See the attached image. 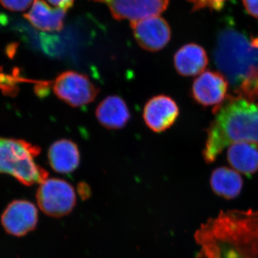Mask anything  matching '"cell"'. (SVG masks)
I'll return each instance as SVG.
<instances>
[{
  "instance_id": "obj_14",
  "label": "cell",
  "mask_w": 258,
  "mask_h": 258,
  "mask_svg": "<svg viewBox=\"0 0 258 258\" xmlns=\"http://www.w3.org/2000/svg\"><path fill=\"white\" fill-rule=\"evenodd\" d=\"M49 162L56 172L70 174L80 164L79 147L69 139H61L51 145L48 152Z\"/></svg>"
},
{
  "instance_id": "obj_16",
  "label": "cell",
  "mask_w": 258,
  "mask_h": 258,
  "mask_svg": "<svg viewBox=\"0 0 258 258\" xmlns=\"http://www.w3.org/2000/svg\"><path fill=\"white\" fill-rule=\"evenodd\" d=\"M227 159L235 171L250 176L258 171V147L244 142L232 144L227 151Z\"/></svg>"
},
{
  "instance_id": "obj_12",
  "label": "cell",
  "mask_w": 258,
  "mask_h": 258,
  "mask_svg": "<svg viewBox=\"0 0 258 258\" xmlns=\"http://www.w3.org/2000/svg\"><path fill=\"white\" fill-rule=\"evenodd\" d=\"M66 10L51 8L43 0H34L32 8L24 18L34 28L45 32H59L64 26Z\"/></svg>"
},
{
  "instance_id": "obj_4",
  "label": "cell",
  "mask_w": 258,
  "mask_h": 258,
  "mask_svg": "<svg viewBox=\"0 0 258 258\" xmlns=\"http://www.w3.org/2000/svg\"><path fill=\"white\" fill-rule=\"evenodd\" d=\"M40 149L23 140L0 137V172L11 174L24 184H42L48 173L34 158Z\"/></svg>"
},
{
  "instance_id": "obj_2",
  "label": "cell",
  "mask_w": 258,
  "mask_h": 258,
  "mask_svg": "<svg viewBox=\"0 0 258 258\" xmlns=\"http://www.w3.org/2000/svg\"><path fill=\"white\" fill-rule=\"evenodd\" d=\"M214 60L231 86L232 96L255 101L258 98V37H249L227 27L218 35Z\"/></svg>"
},
{
  "instance_id": "obj_21",
  "label": "cell",
  "mask_w": 258,
  "mask_h": 258,
  "mask_svg": "<svg viewBox=\"0 0 258 258\" xmlns=\"http://www.w3.org/2000/svg\"><path fill=\"white\" fill-rule=\"evenodd\" d=\"M47 1L55 8L68 11L70 8L74 6L75 0H47Z\"/></svg>"
},
{
  "instance_id": "obj_8",
  "label": "cell",
  "mask_w": 258,
  "mask_h": 258,
  "mask_svg": "<svg viewBox=\"0 0 258 258\" xmlns=\"http://www.w3.org/2000/svg\"><path fill=\"white\" fill-rule=\"evenodd\" d=\"M131 26L136 40L144 50L156 52L164 48L170 41V27L159 15L133 22Z\"/></svg>"
},
{
  "instance_id": "obj_13",
  "label": "cell",
  "mask_w": 258,
  "mask_h": 258,
  "mask_svg": "<svg viewBox=\"0 0 258 258\" xmlns=\"http://www.w3.org/2000/svg\"><path fill=\"white\" fill-rule=\"evenodd\" d=\"M174 67L183 76L202 74L208 64V57L203 47L195 43L181 47L174 57Z\"/></svg>"
},
{
  "instance_id": "obj_19",
  "label": "cell",
  "mask_w": 258,
  "mask_h": 258,
  "mask_svg": "<svg viewBox=\"0 0 258 258\" xmlns=\"http://www.w3.org/2000/svg\"><path fill=\"white\" fill-rule=\"evenodd\" d=\"M34 0H0L5 9L12 12H24L30 8Z\"/></svg>"
},
{
  "instance_id": "obj_7",
  "label": "cell",
  "mask_w": 258,
  "mask_h": 258,
  "mask_svg": "<svg viewBox=\"0 0 258 258\" xmlns=\"http://www.w3.org/2000/svg\"><path fill=\"white\" fill-rule=\"evenodd\" d=\"M106 4L113 18L131 23L152 16H159L167 9L169 0H91Z\"/></svg>"
},
{
  "instance_id": "obj_18",
  "label": "cell",
  "mask_w": 258,
  "mask_h": 258,
  "mask_svg": "<svg viewBox=\"0 0 258 258\" xmlns=\"http://www.w3.org/2000/svg\"><path fill=\"white\" fill-rule=\"evenodd\" d=\"M191 5V12L209 9L220 11L228 0H187Z\"/></svg>"
},
{
  "instance_id": "obj_5",
  "label": "cell",
  "mask_w": 258,
  "mask_h": 258,
  "mask_svg": "<svg viewBox=\"0 0 258 258\" xmlns=\"http://www.w3.org/2000/svg\"><path fill=\"white\" fill-rule=\"evenodd\" d=\"M37 203L42 212L50 217L69 215L76 203L72 185L64 180L47 179L40 184L37 192Z\"/></svg>"
},
{
  "instance_id": "obj_10",
  "label": "cell",
  "mask_w": 258,
  "mask_h": 258,
  "mask_svg": "<svg viewBox=\"0 0 258 258\" xmlns=\"http://www.w3.org/2000/svg\"><path fill=\"white\" fill-rule=\"evenodd\" d=\"M179 110L172 98L165 95L153 97L146 103L143 117L146 124L156 133L170 128L179 116Z\"/></svg>"
},
{
  "instance_id": "obj_17",
  "label": "cell",
  "mask_w": 258,
  "mask_h": 258,
  "mask_svg": "<svg viewBox=\"0 0 258 258\" xmlns=\"http://www.w3.org/2000/svg\"><path fill=\"white\" fill-rule=\"evenodd\" d=\"M210 185L218 196L226 200H233L242 191L243 180L237 171L222 166L212 171Z\"/></svg>"
},
{
  "instance_id": "obj_6",
  "label": "cell",
  "mask_w": 258,
  "mask_h": 258,
  "mask_svg": "<svg viewBox=\"0 0 258 258\" xmlns=\"http://www.w3.org/2000/svg\"><path fill=\"white\" fill-rule=\"evenodd\" d=\"M57 98L73 107H81L94 101L99 90L86 75L76 71H64L53 83Z\"/></svg>"
},
{
  "instance_id": "obj_3",
  "label": "cell",
  "mask_w": 258,
  "mask_h": 258,
  "mask_svg": "<svg viewBox=\"0 0 258 258\" xmlns=\"http://www.w3.org/2000/svg\"><path fill=\"white\" fill-rule=\"evenodd\" d=\"M215 119L208 129L203 157L214 162L227 148L237 142H248L258 147V102L228 95L214 107Z\"/></svg>"
},
{
  "instance_id": "obj_1",
  "label": "cell",
  "mask_w": 258,
  "mask_h": 258,
  "mask_svg": "<svg viewBox=\"0 0 258 258\" xmlns=\"http://www.w3.org/2000/svg\"><path fill=\"white\" fill-rule=\"evenodd\" d=\"M195 258H258V210H221L195 234Z\"/></svg>"
},
{
  "instance_id": "obj_11",
  "label": "cell",
  "mask_w": 258,
  "mask_h": 258,
  "mask_svg": "<svg viewBox=\"0 0 258 258\" xmlns=\"http://www.w3.org/2000/svg\"><path fill=\"white\" fill-rule=\"evenodd\" d=\"M5 230L15 236H23L34 230L37 222L35 205L25 200H16L8 205L2 215Z\"/></svg>"
},
{
  "instance_id": "obj_20",
  "label": "cell",
  "mask_w": 258,
  "mask_h": 258,
  "mask_svg": "<svg viewBox=\"0 0 258 258\" xmlns=\"http://www.w3.org/2000/svg\"><path fill=\"white\" fill-rule=\"evenodd\" d=\"M242 3L249 15L258 18V0H242Z\"/></svg>"
},
{
  "instance_id": "obj_15",
  "label": "cell",
  "mask_w": 258,
  "mask_h": 258,
  "mask_svg": "<svg viewBox=\"0 0 258 258\" xmlns=\"http://www.w3.org/2000/svg\"><path fill=\"white\" fill-rule=\"evenodd\" d=\"M97 119L108 129H120L130 119V111L125 102L119 96H110L97 107Z\"/></svg>"
},
{
  "instance_id": "obj_9",
  "label": "cell",
  "mask_w": 258,
  "mask_h": 258,
  "mask_svg": "<svg viewBox=\"0 0 258 258\" xmlns=\"http://www.w3.org/2000/svg\"><path fill=\"white\" fill-rule=\"evenodd\" d=\"M229 83L220 72L205 71L194 81L191 95L195 101L205 106H217L227 98Z\"/></svg>"
}]
</instances>
